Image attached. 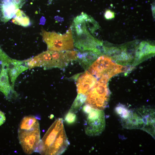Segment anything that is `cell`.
Listing matches in <instances>:
<instances>
[{
  "mask_svg": "<svg viewBox=\"0 0 155 155\" xmlns=\"http://www.w3.org/2000/svg\"><path fill=\"white\" fill-rule=\"evenodd\" d=\"M25 0H0V20L6 22L13 18Z\"/></svg>",
  "mask_w": 155,
  "mask_h": 155,
  "instance_id": "11",
  "label": "cell"
},
{
  "mask_svg": "<svg viewBox=\"0 0 155 155\" xmlns=\"http://www.w3.org/2000/svg\"><path fill=\"white\" fill-rule=\"evenodd\" d=\"M101 54L93 51L78 52V58L80 64L85 69L88 68Z\"/></svg>",
  "mask_w": 155,
  "mask_h": 155,
  "instance_id": "15",
  "label": "cell"
},
{
  "mask_svg": "<svg viewBox=\"0 0 155 155\" xmlns=\"http://www.w3.org/2000/svg\"><path fill=\"white\" fill-rule=\"evenodd\" d=\"M76 119L75 113L69 111L66 114L65 117V122L68 124H72L74 123Z\"/></svg>",
  "mask_w": 155,
  "mask_h": 155,
  "instance_id": "19",
  "label": "cell"
},
{
  "mask_svg": "<svg viewBox=\"0 0 155 155\" xmlns=\"http://www.w3.org/2000/svg\"><path fill=\"white\" fill-rule=\"evenodd\" d=\"M88 71L97 78L109 80L113 76L124 71L126 67L114 62L110 58L103 55L99 57L88 68Z\"/></svg>",
  "mask_w": 155,
  "mask_h": 155,
  "instance_id": "6",
  "label": "cell"
},
{
  "mask_svg": "<svg viewBox=\"0 0 155 155\" xmlns=\"http://www.w3.org/2000/svg\"><path fill=\"white\" fill-rule=\"evenodd\" d=\"M104 17L106 20L112 19L115 17V13L110 9H107L104 14Z\"/></svg>",
  "mask_w": 155,
  "mask_h": 155,
  "instance_id": "20",
  "label": "cell"
},
{
  "mask_svg": "<svg viewBox=\"0 0 155 155\" xmlns=\"http://www.w3.org/2000/svg\"><path fill=\"white\" fill-rule=\"evenodd\" d=\"M53 0H48L49 4H50L51 3Z\"/></svg>",
  "mask_w": 155,
  "mask_h": 155,
  "instance_id": "23",
  "label": "cell"
},
{
  "mask_svg": "<svg viewBox=\"0 0 155 155\" xmlns=\"http://www.w3.org/2000/svg\"><path fill=\"white\" fill-rule=\"evenodd\" d=\"M0 60L1 64L6 67L11 82V86L14 88L16 81L20 75L28 69L24 60L13 59L7 55L0 48Z\"/></svg>",
  "mask_w": 155,
  "mask_h": 155,
  "instance_id": "10",
  "label": "cell"
},
{
  "mask_svg": "<svg viewBox=\"0 0 155 155\" xmlns=\"http://www.w3.org/2000/svg\"><path fill=\"white\" fill-rule=\"evenodd\" d=\"M118 115L122 125L129 129H140L150 133L155 127V113L152 109L142 108L129 109L124 105L119 109Z\"/></svg>",
  "mask_w": 155,
  "mask_h": 155,
  "instance_id": "3",
  "label": "cell"
},
{
  "mask_svg": "<svg viewBox=\"0 0 155 155\" xmlns=\"http://www.w3.org/2000/svg\"><path fill=\"white\" fill-rule=\"evenodd\" d=\"M88 114L85 123L86 134L89 136L100 135L105 127L104 113L102 110L91 108Z\"/></svg>",
  "mask_w": 155,
  "mask_h": 155,
  "instance_id": "8",
  "label": "cell"
},
{
  "mask_svg": "<svg viewBox=\"0 0 155 155\" xmlns=\"http://www.w3.org/2000/svg\"><path fill=\"white\" fill-rule=\"evenodd\" d=\"M97 81V78L86 71L78 78L76 85L78 93L86 96Z\"/></svg>",
  "mask_w": 155,
  "mask_h": 155,
  "instance_id": "12",
  "label": "cell"
},
{
  "mask_svg": "<svg viewBox=\"0 0 155 155\" xmlns=\"http://www.w3.org/2000/svg\"><path fill=\"white\" fill-rule=\"evenodd\" d=\"M24 61L28 69L36 67H43L45 69L63 68L71 61L67 56L65 51H56L50 50Z\"/></svg>",
  "mask_w": 155,
  "mask_h": 155,
  "instance_id": "4",
  "label": "cell"
},
{
  "mask_svg": "<svg viewBox=\"0 0 155 155\" xmlns=\"http://www.w3.org/2000/svg\"><path fill=\"white\" fill-rule=\"evenodd\" d=\"M86 98V95L78 93V95L69 111L75 113L80 108L83 103L85 101Z\"/></svg>",
  "mask_w": 155,
  "mask_h": 155,
  "instance_id": "18",
  "label": "cell"
},
{
  "mask_svg": "<svg viewBox=\"0 0 155 155\" xmlns=\"http://www.w3.org/2000/svg\"><path fill=\"white\" fill-rule=\"evenodd\" d=\"M39 125L37 119L34 116L29 115L24 117L21 122L18 129L28 130Z\"/></svg>",
  "mask_w": 155,
  "mask_h": 155,
  "instance_id": "16",
  "label": "cell"
},
{
  "mask_svg": "<svg viewBox=\"0 0 155 155\" xmlns=\"http://www.w3.org/2000/svg\"><path fill=\"white\" fill-rule=\"evenodd\" d=\"M109 80L101 77L96 82L86 95V104L91 108L103 110L107 106L110 92L107 85Z\"/></svg>",
  "mask_w": 155,
  "mask_h": 155,
  "instance_id": "5",
  "label": "cell"
},
{
  "mask_svg": "<svg viewBox=\"0 0 155 155\" xmlns=\"http://www.w3.org/2000/svg\"><path fill=\"white\" fill-rule=\"evenodd\" d=\"M99 25L92 17L82 12L75 17L71 26L74 45L81 52L93 51L101 53L103 42L94 37L93 33Z\"/></svg>",
  "mask_w": 155,
  "mask_h": 155,
  "instance_id": "1",
  "label": "cell"
},
{
  "mask_svg": "<svg viewBox=\"0 0 155 155\" xmlns=\"http://www.w3.org/2000/svg\"><path fill=\"white\" fill-rule=\"evenodd\" d=\"M155 53V46L145 41L142 42L139 45L135 54V64H137Z\"/></svg>",
  "mask_w": 155,
  "mask_h": 155,
  "instance_id": "14",
  "label": "cell"
},
{
  "mask_svg": "<svg viewBox=\"0 0 155 155\" xmlns=\"http://www.w3.org/2000/svg\"><path fill=\"white\" fill-rule=\"evenodd\" d=\"M41 35L49 50L62 51L72 49L74 48L71 26L63 34L42 30Z\"/></svg>",
  "mask_w": 155,
  "mask_h": 155,
  "instance_id": "7",
  "label": "cell"
},
{
  "mask_svg": "<svg viewBox=\"0 0 155 155\" xmlns=\"http://www.w3.org/2000/svg\"><path fill=\"white\" fill-rule=\"evenodd\" d=\"M62 118L57 119L40 140L36 152L43 155H61L67 149L69 142Z\"/></svg>",
  "mask_w": 155,
  "mask_h": 155,
  "instance_id": "2",
  "label": "cell"
},
{
  "mask_svg": "<svg viewBox=\"0 0 155 155\" xmlns=\"http://www.w3.org/2000/svg\"><path fill=\"white\" fill-rule=\"evenodd\" d=\"M0 92H2L7 99L17 96V94L14 88L10 84L7 69L2 64L0 73Z\"/></svg>",
  "mask_w": 155,
  "mask_h": 155,
  "instance_id": "13",
  "label": "cell"
},
{
  "mask_svg": "<svg viewBox=\"0 0 155 155\" xmlns=\"http://www.w3.org/2000/svg\"><path fill=\"white\" fill-rule=\"evenodd\" d=\"M5 120L6 118L4 113L0 111V126L4 123Z\"/></svg>",
  "mask_w": 155,
  "mask_h": 155,
  "instance_id": "21",
  "label": "cell"
},
{
  "mask_svg": "<svg viewBox=\"0 0 155 155\" xmlns=\"http://www.w3.org/2000/svg\"><path fill=\"white\" fill-rule=\"evenodd\" d=\"M19 143L24 151L27 154L36 151L40 141L39 125L28 130L18 129Z\"/></svg>",
  "mask_w": 155,
  "mask_h": 155,
  "instance_id": "9",
  "label": "cell"
},
{
  "mask_svg": "<svg viewBox=\"0 0 155 155\" xmlns=\"http://www.w3.org/2000/svg\"><path fill=\"white\" fill-rule=\"evenodd\" d=\"M13 22L24 27H27L30 24V19L22 11L18 9L13 18Z\"/></svg>",
  "mask_w": 155,
  "mask_h": 155,
  "instance_id": "17",
  "label": "cell"
},
{
  "mask_svg": "<svg viewBox=\"0 0 155 155\" xmlns=\"http://www.w3.org/2000/svg\"><path fill=\"white\" fill-rule=\"evenodd\" d=\"M152 14L154 17H155V6L154 5H152Z\"/></svg>",
  "mask_w": 155,
  "mask_h": 155,
  "instance_id": "22",
  "label": "cell"
}]
</instances>
